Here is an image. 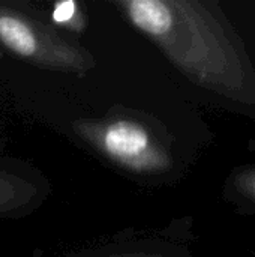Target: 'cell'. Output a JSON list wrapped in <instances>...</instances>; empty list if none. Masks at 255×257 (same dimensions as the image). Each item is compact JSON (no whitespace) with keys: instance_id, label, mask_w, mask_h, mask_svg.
<instances>
[{"instance_id":"cell-1","label":"cell","mask_w":255,"mask_h":257,"mask_svg":"<svg viewBox=\"0 0 255 257\" xmlns=\"http://www.w3.org/2000/svg\"><path fill=\"white\" fill-rule=\"evenodd\" d=\"M119 6L192 83L239 108H255L252 59L216 2L128 0Z\"/></svg>"},{"instance_id":"cell-2","label":"cell","mask_w":255,"mask_h":257,"mask_svg":"<svg viewBox=\"0 0 255 257\" xmlns=\"http://www.w3.org/2000/svg\"><path fill=\"white\" fill-rule=\"evenodd\" d=\"M0 44L17 57L42 68L86 72L95 62L83 47L50 26L0 3Z\"/></svg>"},{"instance_id":"cell-3","label":"cell","mask_w":255,"mask_h":257,"mask_svg":"<svg viewBox=\"0 0 255 257\" xmlns=\"http://www.w3.org/2000/svg\"><path fill=\"white\" fill-rule=\"evenodd\" d=\"M81 130L104 155L123 169L156 175L171 167L168 148L143 122L119 117L86 123Z\"/></svg>"},{"instance_id":"cell-4","label":"cell","mask_w":255,"mask_h":257,"mask_svg":"<svg viewBox=\"0 0 255 257\" xmlns=\"http://www.w3.org/2000/svg\"><path fill=\"white\" fill-rule=\"evenodd\" d=\"M222 197L239 215L255 218V163L234 167L227 176Z\"/></svg>"},{"instance_id":"cell-5","label":"cell","mask_w":255,"mask_h":257,"mask_svg":"<svg viewBox=\"0 0 255 257\" xmlns=\"http://www.w3.org/2000/svg\"><path fill=\"white\" fill-rule=\"evenodd\" d=\"M14 181L15 179H12L9 176L0 175V211L5 206H8V203L14 202V197L18 191Z\"/></svg>"},{"instance_id":"cell-6","label":"cell","mask_w":255,"mask_h":257,"mask_svg":"<svg viewBox=\"0 0 255 257\" xmlns=\"http://www.w3.org/2000/svg\"><path fill=\"white\" fill-rule=\"evenodd\" d=\"M77 14V5L74 2H63L57 3L53 12V17L57 23H71L72 17Z\"/></svg>"},{"instance_id":"cell-7","label":"cell","mask_w":255,"mask_h":257,"mask_svg":"<svg viewBox=\"0 0 255 257\" xmlns=\"http://www.w3.org/2000/svg\"><path fill=\"white\" fill-rule=\"evenodd\" d=\"M102 257H173V256H162V254H111V256Z\"/></svg>"},{"instance_id":"cell-8","label":"cell","mask_w":255,"mask_h":257,"mask_svg":"<svg viewBox=\"0 0 255 257\" xmlns=\"http://www.w3.org/2000/svg\"><path fill=\"white\" fill-rule=\"evenodd\" d=\"M251 254H252V256L255 257V250H252V251H251Z\"/></svg>"}]
</instances>
